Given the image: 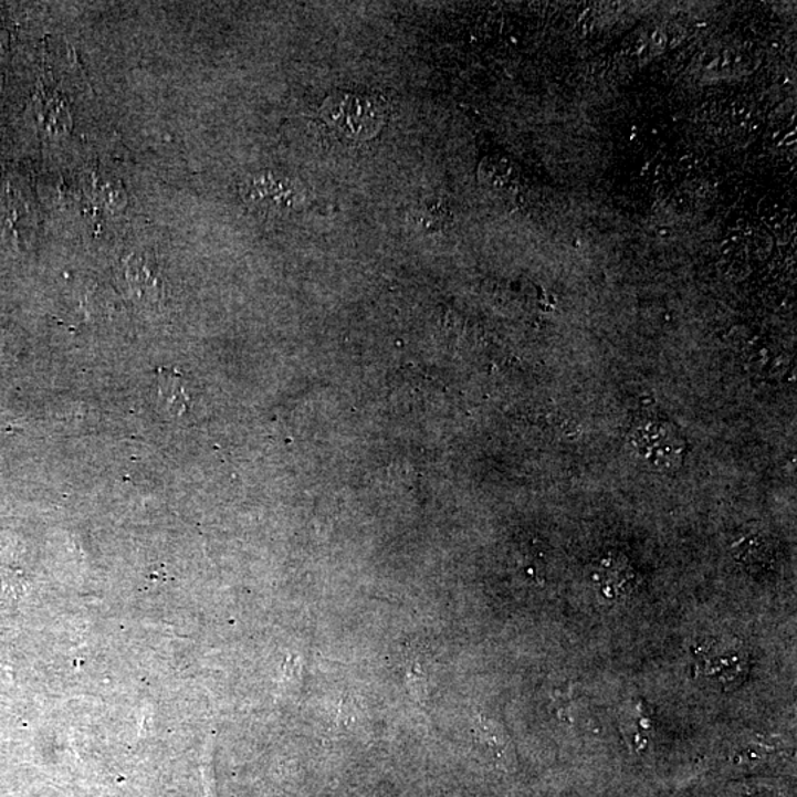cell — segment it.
Here are the masks:
<instances>
[{
	"label": "cell",
	"mask_w": 797,
	"mask_h": 797,
	"mask_svg": "<svg viewBox=\"0 0 797 797\" xmlns=\"http://www.w3.org/2000/svg\"><path fill=\"white\" fill-rule=\"evenodd\" d=\"M321 117L342 138L367 140L385 126L387 107L374 96L334 94L325 101Z\"/></svg>",
	"instance_id": "1"
},
{
	"label": "cell",
	"mask_w": 797,
	"mask_h": 797,
	"mask_svg": "<svg viewBox=\"0 0 797 797\" xmlns=\"http://www.w3.org/2000/svg\"><path fill=\"white\" fill-rule=\"evenodd\" d=\"M751 658L735 638L713 637L694 649L695 675L730 691L742 685L748 675Z\"/></svg>",
	"instance_id": "2"
},
{
	"label": "cell",
	"mask_w": 797,
	"mask_h": 797,
	"mask_svg": "<svg viewBox=\"0 0 797 797\" xmlns=\"http://www.w3.org/2000/svg\"><path fill=\"white\" fill-rule=\"evenodd\" d=\"M631 442L651 465L663 470L681 465L685 440L671 422L656 418L637 421L631 430Z\"/></svg>",
	"instance_id": "3"
},
{
	"label": "cell",
	"mask_w": 797,
	"mask_h": 797,
	"mask_svg": "<svg viewBox=\"0 0 797 797\" xmlns=\"http://www.w3.org/2000/svg\"><path fill=\"white\" fill-rule=\"evenodd\" d=\"M245 198L260 210L275 213L292 211L303 200L301 189L293 179L272 171L253 176L245 183Z\"/></svg>",
	"instance_id": "4"
},
{
	"label": "cell",
	"mask_w": 797,
	"mask_h": 797,
	"mask_svg": "<svg viewBox=\"0 0 797 797\" xmlns=\"http://www.w3.org/2000/svg\"><path fill=\"white\" fill-rule=\"evenodd\" d=\"M158 394L167 409L174 416H182L187 412L189 396L185 390L183 378L175 369H158Z\"/></svg>",
	"instance_id": "5"
}]
</instances>
